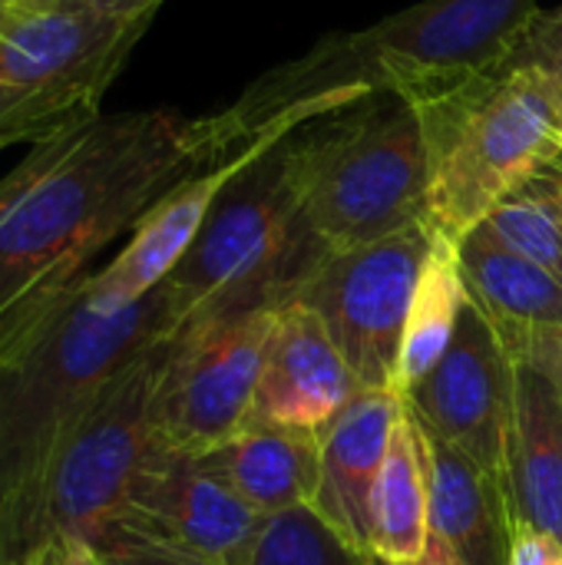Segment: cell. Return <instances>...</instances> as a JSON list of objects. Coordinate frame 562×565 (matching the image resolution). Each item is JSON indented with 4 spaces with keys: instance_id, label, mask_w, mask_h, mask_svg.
Masks as SVG:
<instances>
[{
    "instance_id": "obj_1",
    "label": "cell",
    "mask_w": 562,
    "mask_h": 565,
    "mask_svg": "<svg viewBox=\"0 0 562 565\" xmlns=\"http://www.w3.org/2000/svg\"><path fill=\"white\" fill-rule=\"evenodd\" d=\"M232 156L215 116L96 113L0 179V351L30 334L93 262L182 179Z\"/></svg>"
},
{
    "instance_id": "obj_2",
    "label": "cell",
    "mask_w": 562,
    "mask_h": 565,
    "mask_svg": "<svg viewBox=\"0 0 562 565\" xmlns=\"http://www.w3.org/2000/svg\"><path fill=\"white\" fill-rule=\"evenodd\" d=\"M540 13L537 0H417L364 30L321 36L212 116L235 152L248 139L295 132L371 93L434 106L500 73Z\"/></svg>"
},
{
    "instance_id": "obj_3",
    "label": "cell",
    "mask_w": 562,
    "mask_h": 565,
    "mask_svg": "<svg viewBox=\"0 0 562 565\" xmlns=\"http://www.w3.org/2000/svg\"><path fill=\"white\" fill-rule=\"evenodd\" d=\"M182 324L166 281L132 305L106 308L83 278L30 334L0 351V565L30 553L43 477L76 417L109 377Z\"/></svg>"
},
{
    "instance_id": "obj_4",
    "label": "cell",
    "mask_w": 562,
    "mask_h": 565,
    "mask_svg": "<svg viewBox=\"0 0 562 565\" xmlns=\"http://www.w3.org/2000/svg\"><path fill=\"white\" fill-rule=\"evenodd\" d=\"M301 212L328 252L381 242L424 222L434 142L427 109L371 93L288 132Z\"/></svg>"
},
{
    "instance_id": "obj_5",
    "label": "cell",
    "mask_w": 562,
    "mask_h": 565,
    "mask_svg": "<svg viewBox=\"0 0 562 565\" xmlns=\"http://www.w3.org/2000/svg\"><path fill=\"white\" fill-rule=\"evenodd\" d=\"M328 258L288 166V132L248 139L189 255L166 278L185 324L298 301ZM182 324V328H185Z\"/></svg>"
},
{
    "instance_id": "obj_6",
    "label": "cell",
    "mask_w": 562,
    "mask_h": 565,
    "mask_svg": "<svg viewBox=\"0 0 562 565\" xmlns=\"http://www.w3.org/2000/svg\"><path fill=\"white\" fill-rule=\"evenodd\" d=\"M424 109L434 142L424 222L450 242L562 162L560 93L530 60L513 56L490 79Z\"/></svg>"
},
{
    "instance_id": "obj_7",
    "label": "cell",
    "mask_w": 562,
    "mask_h": 565,
    "mask_svg": "<svg viewBox=\"0 0 562 565\" xmlns=\"http://www.w3.org/2000/svg\"><path fill=\"white\" fill-rule=\"evenodd\" d=\"M156 13L36 7L0 40V152L99 113Z\"/></svg>"
},
{
    "instance_id": "obj_8",
    "label": "cell",
    "mask_w": 562,
    "mask_h": 565,
    "mask_svg": "<svg viewBox=\"0 0 562 565\" xmlns=\"http://www.w3.org/2000/svg\"><path fill=\"white\" fill-rule=\"evenodd\" d=\"M169 341L149 348L109 377L66 430L40 487L30 550L60 536L96 546L113 530L156 447L152 391Z\"/></svg>"
},
{
    "instance_id": "obj_9",
    "label": "cell",
    "mask_w": 562,
    "mask_h": 565,
    "mask_svg": "<svg viewBox=\"0 0 562 565\" xmlns=\"http://www.w3.org/2000/svg\"><path fill=\"white\" fill-rule=\"evenodd\" d=\"M431 245L434 228L417 222L381 242L328 252L298 295L325 321L361 391L397 394L401 341Z\"/></svg>"
},
{
    "instance_id": "obj_10",
    "label": "cell",
    "mask_w": 562,
    "mask_h": 565,
    "mask_svg": "<svg viewBox=\"0 0 562 565\" xmlns=\"http://www.w3.org/2000/svg\"><path fill=\"white\" fill-rule=\"evenodd\" d=\"M278 308L185 324L169 344L152 391L159 447L205 454L245 427Z\"/></svg>"
},
{
    "instance_id": "obj_11",
    "label": "cell",
    "mask_w": 562,
    "mask_h": 565,
    "mask_svg": "<svg viewBox=\"0 0 562 565\" xmlns=\"http://www.w3.org/2000/svg\"><path fill=\"white\" fill-rule=\"evenodd\" d=\"M265 523L268 520L238 500L199 454L156 444L119 520L93 550L103 553L116 543H156L215 565H248Z\"/></svg>"
},
{
    "instance_id": "obj_12",
    "label": "cell",
    "mask_w": 562,
    "mask_h": 565,
    "mask_svg": "<svg viewBox=\"0 0 562 565\" xmlns=\"http://www.w3.org/2000/svg\"><path fill=\"white\" fill-rule=\"evenodd\" d=\"M407 411L437 437L503 480L513 407V354L500 328L467 301L437 367L404 394Z\"/></svg>"
},
{
    "instance_id": "obj_13",
    "label": "cell",
    "mask_w": 562,
    "mask_h": 565,
    "mask_svg": "<svg viewBox=\"0 0 562 565\" xmlns=\"http://www.w3.org/2000/svg\"><path fill=\"white\" fill-rule=\"evenodd\" d=\"M354 394L361 387L325 321L305 301L278 308L245 427L321 434Z\"/></svg>"
},
{
    "instance_id": "obj_14",
    "label": "cell",
    "mask_w": 562,
    "mask_h": 565,
    "mask_svg": "<svg viewBox=\"0 0 562 565\" xmlns=\"http://www.w3.org/2000/svg\"><path fill=\"white\" fill-rule=\"evenodd\" d=\"M503 487L517 526L562 543V371L533 354H513Z\"/></svg>"
},
{
    "instance_id": "obj_15",
    "label": "cell",
    "mask_w": 562,
    "mask_h": 565,
    "mask_svg": "<svg viewBox=\"0 0 562 565\" xmlns=\"http://www.w3.org/2000/svg\"><path fill=\"white\" fill-rule=\"evenodd\" d=\"M242 149L202 166L172 192H166L129 232V242L119 248V255L86 278V291L106 308H123L156 291L189 255L219 192L232 179Z\"/></svg>"
},
{
    "instance_id": "obj_16",
    "label": "cell",
    "mask_w": 562,
    "mask_h": 565,
    "mask_svg": "<svg viewBox=\"0 0 562 565\" xmlns=\"http://www.w3.org/2000/svg\"><path fill=\"white\" fill-rule=\"evenodd\" d=\"M407 404L394 391H361L318 434L321 487L311 510L354 550L368 553V513L391 434Z\"/></svg>"
},
{
    "instance_id": "obj_17",
    "label": "cell",
    "mask_w": 562,
    "mask_h": 565,
    "mask_svg": "<svg viewBox=\"0 0 562 565\" xmlns=\"http://www.w3.org/2000/svg\"><path fill=\"white\" fill-rule=\"evenodd\" d=\"M424 437L431 454V536L464 565H510L517 523L503 480L427 427Z\"/></svg>"
},
{
    "instance_id": "obj_18",
    "label": "cell",
    "mask_w": 562,
    "mask_h": 565,
    "mask_svg": "<svg viewBox=\"0 0 562 565\" xmlns=\"http://www.w3.org/2000/svg\"><path fill=\"white\" fill-rule=\"evenodd\" d=\"M199 457L265 520L311 507L321 487V437L311 430L245 427Z\"/></svg>"
},
{
    "instance_id": "obj_19",
    "label": "cell",
    "mask_w": 562,
    "mask_h": 565,
    "mask_svg": "<svg viewBox=\"0 0 562 565\" xmlns=\"http://www.w3.org/2000/svg\"><path fill=\"white\" fill-rule=\"evenodd\" d=\"M470 301L500 331H562V278L517 255L487 225L457 242Z\"/></svg>"
},
{
    "instance_id": "obj_20",
    "label": "cell",
    "mask_w": 562,
    "mask_h": 565,
    "mask_svg": "<svg viewBox=\"0 0 562 565\" xmlns=\"http://www.w3.org/2000/svg\"><path fill=\"white\" fill-rule=\"evenodd\" d=\"M431 540V454L421 420L404 411L384 467L378 473L368 513V553L384 565L421 559Z\"/></svg>"
},
{
    "instance_id": "obj_21",
    "label": "cell",
    "mask_w": 562,
    "mask_h": 565,
    "mask_svg": "<svg viewBox=\"0 0 562 565\" xmlns=\"http://www.w3.org/2000/svg\"><path fill=\"white\" fill-rule=\"evenodd\" d=\"M470 295L460 275L457 242L434 235V245L427 252V262L421 268V281L411 301L404 341H401V361H397V394L404 397L414 391L447 354L460 315L467 308Z\"/></svg>"
},
{
    "instance_id": "obj_22",
    "label": "cell",
    "mask_w": 562,
    "mask_h": 565,
    "mask_svg": "<svg viewBox=\"0 0 562 565\" xmlns=\"http://www.w3.org/2000/svg\"><path fill=\"white\" fill-rule=\"evenodd\" d=\"M484 225L507 248L562 278V209L547 175L503 199Z\"/></svg>"
},
{
    "instance_id": "obj_23",
    "label": "cell",
    "mask_w": 562,
    "mask_h": 565,
    "mask_svg": "<svg viewBox=\"0 0 562 565\" xmlns=\"http://www.w3.org/2000/svg\"><path fill=\"white\" fill-rule=\"evenodd\" d=\"M248 565H384L344 543L311 507L272 516Z\"/></svg>"
},
{
    "instance_id": "obj_24",
    "label": "cell",
    "mask_w": 562,
    "mask_h": 565,
    "mask_svg": "<svg viewBox=\"0 0 562 565\" xmlns=\"http://www.w3.org/2000/svg\"><path fill=\"white\" fill-rule=\"evenodd\" d=\"M520 60H530L537 66H543L560 93L562 103V7L556 10H543L533 23V30L527 33L523 46L513 53Z\"/></svg>"
},
{
    "instance_id": "obj_25",
    "label": "cell",
    "mask_w": 562,
    "mask_h": 565,
    "mask_svg": "<svg viewBox=\"0 0 562 565\" xmlns=\"http://www.w3.org/2000/svg\"><path fill=\"white\" fill-rule=\"evenodd\" d=\"M103 565H215L202 556L156 546V543H116L103 553H96Z\"/></svg>"
},
{
    "instance_id": "obj_26",
    "label": "cell",
    "mask_w": 562,
    "mask_h": 565,
    "mask_svg": "<svg viewBox=\"0 0 562 565\" xmlns=\"http://www.w3.org/2000/svg\"><path fill=\"white\" fill-rule=\"evenodd\" d=\"M10 565H103L96 550L83 540H46L36 550H30L26 556H20L17 563Z\"/></svg>"
},
{
    "instance_id": "obj_27",
    "label": "cell",
    "mask_w": 562,
    "mask_h": 565,
    "mask_svg": "<svg viewBox=\"0 0 562 565\" xmlns=\"http://www.w3.org/2000/svg\"><path fill=\"white\" fill-rule=\"evenodd\" d=\"M510 565H562V543L540 530L517 526Z\"/></svg>"
},
{
    "instance_id": "obj_28",
    "label": "cell",
    "mask_w": 562,
    "mask_h": 565,
    "mask_svg": "<svg viewBox=\"0 0 562 565\" xmlns=\"http://www.w3.org/2000/svg\"><path fill=\"white\" fill-rule=\"evenodd\" d=\"M60 7H89L106 13H156L162 0H53Z\"/></svg>"
},
{
    "instance_id": "obj_29",
    "label": "cell",
    "mask_w": 562,
    "mask_h": 565,
    "mask_svg": "<svg viewBox=\"0 0 562 565\" xmlns=\"http://www.w3.org/2000/svg\"><path fill=\"white\" fill-rule=\"evenodd\" d=\"M40 3H33V0H0V40L30 13V10H36Z\"/></svg>"
},
{
    "instance_id": "obj_30",
    "label": "cell",
    "mask_w": 562,
    "mask_h": 565,
    "mask_svg": "<svg viewBox=\"0 0 562 565\" xmlns=\"http://www.w3.org/2000/svg\"><path fill=\"white\" fill-rule=\"evenodd\" d=\"M407 565H464L437 536H431L427 540V550L421 553V559H414V563H407Z\"/></svg>"
},
{
    "instance_id": "obj_31",
    "label": "cell",
    "mask_w": 562,
    "mask_h": 565,
    "mask_svg": "<svg viewBox=\"0 0 562 565\" xmlns=\"http://www.w3.org/2000/svg\"><path fill=\"white\" fill-rule=\"evenodd\" d=\"M547 182H550V189H553V195H556V202H560L562 209V162H556V166L547 172Z\"/></svg>"
},
{
    "instance_id": "obj_32",
    "label": "cell",
    "mask_w": 562,
    "mask_h": 565,
    "mask_svg": "<svg viewBox=\"0 0 562 565\" xmlns=\"http://www.w3.org/2000/svg\"><path fill=\"white\" fill-rule=\"evenodd\" d=\"M33 3H40V7H50L53 0H33Z\"/></svg>"
}]
</instances>
